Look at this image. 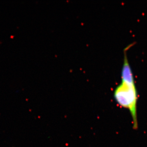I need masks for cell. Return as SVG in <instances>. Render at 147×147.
I'll list each match as a JSON object with an SVG mask.
<instances>
[{
	"label": "cell",
	"instance_id": "cell-1",
	"mask_svg": "<svg viewBox=\"0 0 147 147\" xmlns=\"http://www.w3.org/2000/svg\"><path fill=\"white\" fill-rule=\"evenodd\" d=\"M121 83L115 90L114 98L118 105L130 113L134 129L138 127L137 106L138 92L134 75L127 57H124L121 72Z\"/></svg>",
	"mask_w": 147,
	"mask_h": 147
}]
</instances>
